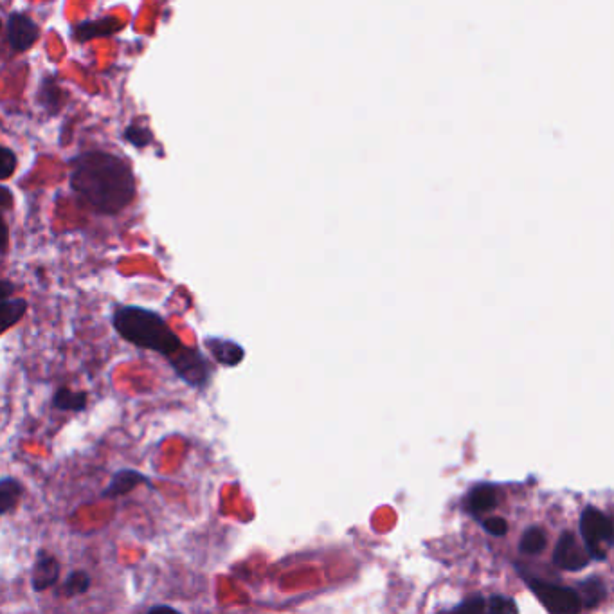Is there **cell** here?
Wrapping results in <instances>:
<instances>
[{"instance_id":"25","label":"cell","mask_w":614,"mask_h":614,"mask_svg":"<svg viewBox=\"0 0 614 614\" xmlns=\"http://www.w3.org/2000/svg\"><path fill=\"white\" fill-rule=\"evenodd\" d=\"M13 202H15V197H13L10 188L0 184V211H8V209L13 208Z\"/></svg>"},{"instance_id":"14","label":"cell","mask_w":614,"mask_h":614,"mask_svg":"<svg viewBox=\"0 0 614 614\" xmlns=\"http://www.w3.org/2000/svg\"><path fill=\"white\" fill-rule=\"evenodd\" d=\"M26 494L24 483L13 476L0 478V517L11 514Z\"/></svg>"},{"instance_id":"26","label":"cell","mask_w":614,"mask_h":614,"mask_svg":"<svg viewBox=\"0 0 614 614\" xmlns=\"http://www.w3.org/2000/svg\"><path fill=\"white\" fill-rule=\"evenodd\" d=\"M17 292V285L10 280L0 278V299H8Z\"/></svg>"},{"instance_id":"23","label":"cell","mask_w":614,"mask_h":614,"mask_svg":"<svg viewBox=\"0 0 614 614\" xmlns=\"http://www.w3.org/2000/svg\"><path fill=\"white\" fill-rule=\"evenodd\" d=\"M483 528L494 537H503L508 532V523L503 517H488L485 521H481Z\"/></svg>"},{"instance_id":"19","label":"cell","mask_w":614,"mask_h":614,"mask_svg":"<svg viewBox=\"0 0 614 614\" xmlns=\"http://www.w3.org/2000/svg\"><path fill=\"white\" fill-rule=\"evenodd\" d=\"M519 611V607L515 604L512 598L503 595H492L487 598V607L485 613L492 614H514Z\"/></svg>"},{"instance_id":"3","label":"cell","mask_w":614,"mask_h":614,"mask_svg":"<svg viewBox=\"0 0 614 614\" xmlns=\"http://www.w3.org/2000/svg\"><path fill=\"white\" fill-rule=\"evenodd\" d=\"M578 528L591 560H607V551L613 548V519L589 505L580 514Z\"/></svg>"},{"instance_id":"28","label":"cell","mask_w":614,"mask_h":614,"mask_svg":"<svg viewBox=\"0 0 614 614\" xmlns=\"http://www.w3.org/2000/svg\"><path fill=\"white\" fill-rule=\"evenodd\" d=\"M0 24H2V22H0Z\"/></svg>"},{"instance_id":"15","label":"cell","mask_w":614,"mask_h":614,"mask_svg":"<svg viewBox=\"0 0 614 614\" xmlns=\"http://www.w3.org/2000/svg\"><path fill=\"white\" fill-rule=\"evenodd\" d=\"M51 404L60 413H82L89 406V395L85 391H74V389H56Z\"/></svg>"},{"instance_id":"27","label":"cell","mask_w":614,"mask_h":614,"mask_svg":"<svg viewBox=\"0 0 614 614\" xmlns=\"http://www.w3.org/2000/svg\"><path fill=\"white\" fill-rule=\"evenodd\" d=\"M155 611H175V613H177V609H175V607L164 604L154 605V607H150V609H148V613H155Z\"/></svg>"},{"instance_id":"12","label":"cell","mask_w":614,"mask_h":614,"mask_svg":"<svg viewBox=\"0 0 614 614\" xmlns=\"http://www.w3.org/2000/svg\"><path fill=\"white\" fill-rule=\"evenodd\" d=\"M125 22L118 20V17H103V19L87 20L78 24L73 31V37L78 42H89L94 38L110 37L116 35L119 29H123Z\"/></svg>"},{"instance_id":"2","label":"cell","mask_w":614,"mask_h":614,"mask_svg":"<svg viewBox=\"0 0 614 614\" xmlns=\"http://www.w3.org/2000/svg\"><path fill=\"white\" fill-rule=\"evenodd\" d=\"M110 321L116 334L139 350H148L166 357L182 344L181 337L173 332L168 321L152 308L119 305L114 308Z\"/></svg>"},{"instance_id":"20","label":"cell","mask_w":614,"mask_h":614,"mask_svg":"<svg viewBox=\"0 0 614 614\" xmlns=\"http://www.w3.org/2000/svg\"><path fill=\"white\" fill-rule=\"evenodd\" d=\"M17 170V155L8 146L0 145V181L10 179Z\"/></svg>"},{"instance_id":"10","label":"cell","mask_w":614,"mask_h":614,"mask_svg":"<svg viewBox=\"0 0 614 614\" xmlns=\"http://www.w3.org/2000/svg\"><path fill=\"white\" fill-rule=\"evenodd\" d=\"M463 503L467 512L478 519L479 515L496 510L499 505V488L492 483H479L476 487L470 488Z\"/></svg>"},{"instance_id":"13","label":"cell","mask_w":614,"mask_h":614,"mask_svg":"<svg viewBox=\"0 0 614 614\" xmlns=\"http://www.w3.org/2000/svg\"><path fill=\"white\" fill-rule=\"evenodd\" d=\"M28 308V299H0V335L10 332L13 326L19 325L20 321L26 316Z\"/></svg>"},{"instance_id":"9","label":"cell","mask_w":614,"mask_h":614,"mask_svg":"<svg viewBox=\"0 0 614 614\" xmlns=\"http://www.w3.org/2000/svg\"><path fill=\"white\" fill-rule=\"evenodd\" d=\"M8 38L17 53H24L37 44L40 28L26 13H13L8 20Z\"/></svg>"},{"instance_id":"17","label":"cell","mask_w":614,"mask_h":614,"mask_svg":"<svg viewBox=\"0 0 614 614\" xmlns=\"http://www.w3.org/2000/svg\"><path fill=\"white\" fill-rule=\"evenodd\" d=\"M546 546H548V533L537 524L526 528L521 535V541H519V551L523 555H528V557L541 555L542 551L546 550Z\"/></svg>"},{"instance_id":"7","label":"cell","mask_w":614,"mask_h":614,"mask_svg":"<svg viewBox=\"0 0 614 614\" xmlns=\"http://www.w3.org/2000/svg\"><path fill=\"white\" fill-rule=\"evenodd\" d=\"M62 564L56 559L51 551L38 550L33 568H31V589L35 593H44L47 589H53L60 580Z\"/></svg>"},{"instance_id":"4","label":"cell","mask_w":614,"mask_h":614,"mask_svg":"<svg viewBox=\"0 0 614 614\" xmlns=\"http://www.w3.org/2000/svg\"><path fill=\"white\" fill-rule=\"evenodd\" d=\"M172 366L173 373L193 389L204 391L213 379V366L208 357L195 346L181 344L175 352L164 357Z\"/></svg>"},{"instance_id":"21","label":"cell","mask_w":614,"mask_h":614,"mask_svg":"<svg viewBox=\"0 0 614 614\" xmlns=\"http://www.w3.org/2000/svg\"><path fill=\"white\" fill-rule=\"evenodd\" d=\"M125 139H127L128 143L137 146V148H145V146L152 143V134H150L148 128L139 127V125H130V127L125 130Z\"/></svg>"},{"instance_id":"24","label":"cell","mask_w":614,"mask_h":614,"mask_svg":"<svg viewBox=\"0 0 614 614\" xmlns=\"http://www.w3.org/2000/svg\"><path fill=\"white\" fill-rule=\"evenodd\" d=\"M8 245H10V227H8L6 218L0 213V254L6 253Z\"/></svg>"},{"instance_id":"18","label":"cell","mask_w":614,"mask_h":614,"mask_svg":"<svg viewBox=\"0 0 614 614\" xmlns=\"http://www.w3.org/2000/svg\"><path fill=\"white\" fill-rule=\"evenodd\" d=\"M91 584V575L83 569H76V571L69 573V577L65 578L58 595L62 598H76V596L85 595L91 589Z\"/></svg>"},{"instance_id":"22","label":"cell","mask_w":614,"mask_h":614,"mask_svg":"<svg viewBox=\"0 0 614 614\" xmlns=\"http://www.w3.org/2000/svg\"><path fill=\"white\" fill-rule=\"evenodd\" d=\"M485 607H487V598L485 596H470L465 602L452 607V611H458V613H485Z\"/></svg>"},{"instance_id":"11","label":"cell","mask_w":614,"mask_h":614,"mask_svg":"<svg viewBox=\"0 0 614 614\" xmlns=\"http://www.w3.org/2000/svg\"><path fill=\"white\" fill-rule=\"evenodd\" d=\"M204 346L208 350L209 355L222 366L227 368H235L240 362L244 361L245 352L240 344L224 339V337H213L208 335L204 337Z\"/></svg>"},{"instance_id":"5","label":"cell","mask_w":614,"mask_h":614,"mask_svg":"<svg viewBox=\"0 0 614 614\" xmlns=\"http://www.w3.org/2000/svg\"><path fill=\"white\" fill-rule=\"evenodd\" d=\"M533 595L551 614H577L584 609L575 587L557 586L541 578H526Z\"/></svg>"},{"instance_id":"8","label":"cell","mask_w":614,"mask_h":614,"mask_svg":"<svg viewBox=\"0 0 614 614\" xmlns=\"http://www.w3.org/2000/svg\"><path fill=\"white\" fill-rule=\"evenodd\" d=\"M146 485V487L155 490L154 481L137 469H119L112 474L109 485L103 488L101 497L103 499H118V497L127 496L132 490Z\"/></svg>"},{"instance_id":"6","label":"cell","mask_w":614,"mask_h":614,"mask_svg":"<svg viewBox=\"0 0 614 614\" xmlns=\"http://www.w3.org/2000/svg\"><path fill=\"white\" fill-rule=\"evenodd\" d=\"M591 562L584 542H578L577 535L571 530L560 533L555 550H553V564L562 571H582Z\"/></svg>"},{"instance_id":"1","label":"cell","mask_w":614,"mask_h":614,"mask_svg":"<svg viewBox=\"0 0 614 614\" xmlns=\"http://www.w3.org/2000/svg\"><path fill=\"white\" fill-rule=\"evenodd\" d=\"M71 188L98 215L114 217L136 200V177L118 155L85 152L71 163Z\"/></svg>"},{"instance_id":"16","label":"cell","mask_w":614,"mask_h":614,"mask_svg":"<svg viewBox=\"0 0 614 614\" xmlns=\"http://www.w3.org/2000/svg\"><path fill=\"white\" fill-rule=\"evenodd\" d=\"M577 593L582 607L595 609L607 598V586H605L604 578L596 577V575L587 577L586 580H582L578 584Z\"/></svg>"}]
</instances>
